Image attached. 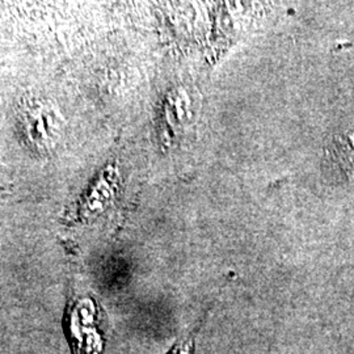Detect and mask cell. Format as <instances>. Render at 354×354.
<instances>
[{
	"instance_id": "cell-1",
	"label": "cell",
	"mask_w": 354,
	"mask_h": 354,
	"mask_svg": "<svg viewBox=\"0 0 354 354\" xmlns=\"http://www.w3.org/2000/svg\"><path fill=\"white\" fill-rule=\"evenodd\" d=\"M171 354H193V340H192V337H187V339L178 342L175 351Z\"/></svg>"
}]
</instances>
